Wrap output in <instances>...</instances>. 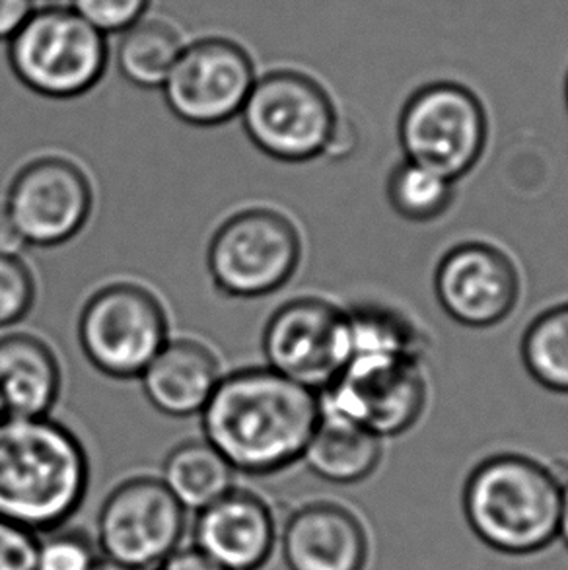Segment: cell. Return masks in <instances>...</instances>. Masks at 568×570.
<instances>
[{
  "label": "cell",
  "instance_id": "23",
  "mask_svg": "<svg viewBox=\"0 0 568 570\" xmlns=\"http://www.w3.org/2000/svg\"><path fill=\"white\" fill-rule=\"evenodd\" d=\"M388 197L393 210L405 220L430 223L452 205L453 181L421 164L403 160L390 174Z\"/></svg>",
  "mask_w": 568,
  "mask_h": 570
},
{
  "label": "cell",
  "instance_id": "8",
  "mask_svg": "<svg viewBox=\"0 0 568 570\" xmlns=\"http://www.w3.org/2000/svg\"><path fill=\"white\" fill-rule=\"evenodd\" d=\"M489 137L483 104L466 86L432 82L409 98L400 117L405 160L453 184L476 168Z\"/></svg>",
  "mask_w": 568,
  "mask_h": 570
},
{
  "label": "cell",
  "instance_id": "21",
  "mask_svg": "<svg viewBox=\"0 0 568 570\" xmlns=\"http://www.w3.org/2000/svg\"><path fill=\"white\" fill-rule=\"evenodd\" d=\"M185 46L187 41L174 23L158 16H145L119 36L117 69L137 88H161Z\"/></svg>",
  "mask_w": 568,
  "mask_h": 570
},
{
  "label": "cell",
  "instance_id": "19",
  "mask_svg": "<svg viewBox=\"0 0 568 570\" xmlns=\"http://www.w3.org/2000/svg\"><path fill=\"white\" fill-rule=\"evenodd\" d=\"M382 440L366 426L322 409L302 460L323 481L353 485L376 471L382 460Z\"/></svg>",
  "mask_w": 568,
  "mask_h": 570
},
{
  "label": "cell",
  "instance_id": "31",
  "mask_svg": "<svg viewBox=\"0 0 568 570\" xmlns=\"http://www.w3.org/2000/svg\"><path fill=\"white\" fill-rule=\"evenodd\" d=\"M26 242L20 232L16 230L14 223L8 216L4 203L0 205V255H20Z\"/></svg>",
  "mask_w": 568,
  "mask_h": 570
},
{
  "label": "cell",
  "instance_id": "4",
  "mask_svg": "<svg viewBox=\"0 0 568 570\" xmlns=\"http://www.w3.org/2000/svg\"><path fill=\"white\" fill-rule=\"evenodd\" d=\"M8 62L31 92L72 100L90 92L108 69V38L72 7L36 8L8 41Z\"/></svg>",
  "mask_w": 568,
  "mask_h": 570
},
{
  "label": "cell",
  "instance_id": "2",
  "mask_svg": "<svg viewBox=\"0 0 568 570\" xmlns=\"http://www.w3.org/2000/svg\"><path fill=\"white\" fill-rule=\"evenodd\" d=\"M90 463L82 442L49 416H0V518L51 532L85 501Z\"/></svg>",
  "mask_w": 568,
  "mask_h": 570
},
{
  "label": "cell",
  "instance_id": "6",
  "mask_svg": "<svg viewBox=\"0 0 568 570\" xmlns=\"http://www.w3.org/2000/svg\"><path fill=\"white\" fill-rule=\"evenodd\" d=\"M298 228L277 210L247 208L224 220L208 244L207 267L216 288L232 298L277 293L298 269Z\"/></svg>",
  "mask_w": 568,
  "mask_h": 570
},
{
  "label": "cell",
  "instance_id": "28",
  "mask_svg": "<svg viewBox=\"0 0 568 570\" xmlns=\"http://www.w3.org/2000/svg\"><path fill=\"white\" fill-rule=\"evenodd\" d=\"M38 533L0 518V570H36Z\"/></svg>",
  "mask_w": 568,
  "mask_h": 570
},
{
  "label": "cell",
  "instance_id": "11",
  "mask_svg": "<svg viewBox=\"0 0 568 570\" xmlns=\"http://www.w3.org/2000/svg\"><path fill=\"white\" fill-rule=\"evenodd\" d=\"M187 510L156 478H133L101 504L96 546L101 557L135 570H154L182 548Z\"/></svg>",
  "mask_w": 568,
  "mask_h": 570
},
{
  "label": "cell",
  "instance_id": "34",
  "mask_svg": "<svg viewBox=\"0 0 568 570\" xmlns=\"http://www.w3.org/2000/svg\"><path fill=\"white\" fill-rule=\"evenodd\" d=\"M565 98H567V106H568V75H567V85H565Z\"/></svg>",
  "mask_w": 568,
  "mask_h": 570
},
{
  "label": "cell",
  "instance_id": "1",
  "mask_svg": "<svg viewBox=\"0 0 568 570\" xmlns=\"http://www.w3.org/2000/svg\"><path fill=\"white\" fill-rule=\"evenodd\" d=\"M320 415V393L252 366L223 376L200 411V426L236 473L271 475L302 460Z\"/></svg>",
  "mask_w": 568,
  "mask_h": 570
},
{
  "label": "cell",
  "instance_id": "18",
  "mask_svg": "<svg viewBox=\"0 0 568 570\" xmlns=\"http://www.w3.org/2000/svg\"><path fill=\"white\" fill-rule=\"evenodd\" d=\"M61 364L28 333L0 337V416H49L61 393Z\"/></svg>",
  "mask_w": 568,
  "mask_h": 570
},
{
  "label": "cell",
  "instance_id": "13",
  "mask_svg": "<svg viewBox=\"0 0 568 570\" xmlns=\"http://www.w3.org/2000/svg\"><path fill=\"white\" fill-rule=\"evenodd\" d=\"M4 207L26 246H61L92 215V186L77 164L46 156L16 174Z\"/></svg>",
  "mask_w": 568,
  "mask_h": 570
},
{
  "label": "cell",
  "instance_id": "12",
  "mask_svg": "<svg viewBox=\"0 0 568 570\" xmlns=\"http://www.w3.org/2000/svg\"><path fill=\"white\" fill-rule=\"evenodd\" d=\"M255 80L244 47L228 38H203L185 46L160 90L179 121L216 127L242 114Z\"/></svg>",
  "mask_w": 568,
  "mask_h": 570
},
{
  "label": "cell",
  "instance_id": "20",
  "mask_svg": "<svg viewBox=\"0 0 568 570\" xmlns=\"http://www.w3.org/2000/svg\"><path fill=\"white\" fill-rule=\"evenodd\" d=\"M236 471L207 440H187L169 452L160 481L187 512H199L231 493Z\"/></svg>",
  "mask_w": 568,
  "mask_h": 570
},
{
  "label": "cell",
  "instance_id": "25",
  "mask_svg": "<svg viewBox=\"0 0 568 570\" xmlns=\"http://www.w3.org/2000/svg\"><path fill=\"white\" fill-rule=\"evenodd\" d=\"M100 557L96 541L61 525L38 535L36 570H92Z\"/></svg>",
  "mask_w": 568,
  "mask_h": 570
},
{
  "label": "cell",
  "instance_id": "17",
  "mask_svg": "<svg viewBox=\"0 0 568 570\" xmlns=\"http://www.w3.org/2000/svg\"><path fill=\"white\" fill-rule=\"evenodd\" d=\"M146 400L164 415H200L223 380L215 353L200 341L169 340L140 374Z\"/></svg>",
  "mask_w": 568,
  "mask_h": 570
},
{
  "label": "cell",
  "instance_id": "9",
  "mask_svg": "<svg viewBox=\"0 0 568 570\" xmlns=\"http://www.w3.org/2000/svg\"><path fill=\"white\" fill-rule=\"evenodd\" d=\"M429 382L423 356L356 355L320 393L323 411L346 416L380 439L408 432L423 416Z\"/></svg>",
  "mask_w": 568,
  "mask_h": 570
},
{
  "label": "cell",
  "instance_id": "10",
  "mask_svg": "<svg viewBox=\"0 0 568 570\" xmlns=\"http://www.w3.org/2000/svg\"><path fill=\"white\" fill-rule=\"evenodd\" d=\"M267 368L322 393L343 374L353 355L349 312L304 296L286 302L263 330Z\"/></svg>",
  "mask_w": 568,
  "mask_h": 570
},
{
  "label": "cell",
  "instance_id": "27",
  "mask_svg": "<svg viewBox=\"0 0 568 570\" xmlns=\"http://www.w3.org/2000/svg\"><path fill=\"white\" fill-rule=\"evenodd\" d=\"M150 4L153 0H70V7L106 38L129 30L148 16Z\"/></svg>",
  "mask_w": 568,
  "mask_h": 570
},
{
  "label": "cell",
  "instance_id": "24",
  "mask_svg": "<svg viewBox=\"0 0 568 570\" xmlns=\"http://www.w3.org/2000/svg\"><path fill=\"white\" fill-rule=\"evenodd\" d=\"M353 355H417L423 356L421 330L393 309L361 306L349 312Z\"/></svg>",
  "mask_w": 568,
  "mask_h": 570
},
{
  "label": "cell",
  "instance_id": "26",
  "mask_svg": "<svg viewBox=\"0 0 568 570\" xmlns=\"http://www.w3.org/2000/svg\"><path fill=\"white\" fill-rule=\"evenodd\" d=\"M36 302V281L20 255H0V330L20 324Z\"/></svg>",
  "mask_w": 568,
  "mask_h": 570
},
{
  "label": "cell",
  "instance_id": "15",
  "mask_svg": "<svg viewBox=\"0 0 568 570\" xmlns=\"http://www.w3.org/2000/svg\"><path fill=\"white\" fill-rule=\"evenodd\" d=\"M275 514L259 494L232 489L195 512L193 546L226 570H259L277 548Z\"/></svg>",
  "mask_w": 568,
  "mask_h": 570
},
{
  "label": "cell",
  "instance_id": "3",
  "mask_svg": "<svg viewBox=\"0 0 568 570\" xmlns=\"http://www.w3.org/2000/svg\"><path fill=\"white\" fill-rule=\"evenodd\" d=\"M562 483L546 465L520 454L487 458L471 471L463 510L489 548L530 556L559 535Z\"/></svg>",
  "mask_w": 568,
  "mask_h": 570
},
{
  "label": "cell",
  "instance_id": "7",
  "mask_svg": "<svg viewBox=\"0 0 568 570\" xmlns=\"http://www.w3.org/2000/svg\"><path fill=\"white\" fill-rule=\"evenodd\" d=\"M78 341L104 376L139 379L169 341L168 316L145 286L116 283L86 302L78 317Z\"/></svg>",
  "mask_w": 568,
  "mask_h": 570
},
{
  "label": "cell",
  "instance_id": "22",
  "mask_svg": "<svg viewBox=\"0 0 568 570\" xmlns=\"http://www.w3.org/2000/svg\"><path fill=\"white\" fill-rule=\"evenodd\" d=\"M522 361L539 385L568 393V304L539 314L523 333Z\"/></svg>",
  "mask_w": 568,
  "mask_h": 570
},
{
  "label": "cell",
  "instance_id": "5",
  "mask_svg": "<svg viewBox=\"0 0 568 570\" xmlns=\"http://www.w3.org/2000/svg\"><path fill=\"white\" fill-rule=\"evenodd\" d=\"M239 116L263 155L291 164L325 155L341 119L327 90L291 69L257 77Z\"/></svg>",
  "mask_w": 568,
  "mask_h": 570
},
{
  "label": "cell",
  "instance_id": "16",
  "mask_svg": "<svg viewBox=\"0 0 568 570\" xmlns=\"http://www.w3.org/2000/svg\"><path fill=\"white\" fill-rule=\"evenodd\" d=\"M288 570H364L369 541L361 522L333 502L292 512L278 535Z\"/></svg>",
  "mask_w": 568,
  "mask_h": 570
},
{
  "label": "cell",
  "instance_id": "33",
  "mask_svg": "<svg viewBox=\"0 0 568 570\" xmlns=\"http://www.w3.org/2000/svg\"><path fill=\"white\" fill-rule=\"evenodd\" d=\"M92 570H135L129 569V567H125V564L114 563V561H109L106 557H100L98 559V563L94 567Z\"/></svg>",
  "mask_w": 568,
  "mask_h": 570
},
{
  "label": "cell",
  "instance_id": "30",
  "mask_svg": "<svg viewBox=\"0 0 568 570\" xmlns=\"http://www.w3.org/2000/svg\"><path fill=\"white\" fill-rule=\"evenodd\" d=\"M154 570H226L210 561L205 553H200L195 546L176 549L168 559H164Z\"/></svg>",
  "mask_w": 568,
  "mask_h": 570
},
{
  "label": "cell",
  "instance_id": "29",
  "mask_svg": "<svg viewBox=\"0 0 568 570\" xmlns=\"http://www.w3.org/2000/svg\"><path fill=\"white\" fill-rule=\"evenodd\" d=\"M36 8V0H0V41L14 38Z\"/></svg>",
  "mask_w": 568,
  "mask_h": 570
},
{
  "label": "cell",
  "instance_id": "14",
  "mask_svg": "<svg viewBox=\"0 0 568 570\" xmlns=\"http://www.w3.org/2000/svg\"><path fill=\"white\" fill-rule=\"evenodd\" d=\"M438 304L453 322L487 330L502 324L520 298V275L499 247L466 242L440 259L434 275Z\"/></svg>",
  "mask_w": 568,
  "mask_h": 570
},
{
  "label": "cell",
  "instance_id": "32",
  "mask_svg": "<svg viewBox=\"0 0 568 570\" xmlns=\"http://www.w3.org/2000/svg\"><path fill=\"white\" fill-rule=\"evenodd\" d=\"M559 535L568 548V485H562L561 518H559Z\"/></svg>",
  "mask_w": 568,
  "mask_h": 570
}]
</instances>
